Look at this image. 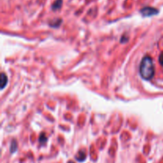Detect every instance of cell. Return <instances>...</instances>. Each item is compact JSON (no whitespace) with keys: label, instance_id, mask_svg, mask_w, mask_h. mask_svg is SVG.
Masks as SVG:
<instances>
[{"label":"cell","instance_id":"cell-1","mask_svg":"<svg viewBox=\"0 0 163 163\" xmlns=\"http://www.w3.org/2000/svg\"><path fill=\"white\" fill-rule=\"evenodd\" d=\"M154 64L153 60L149 57L146 56L142 60L139 66L140 75L144 80H150L154 75Z\"/></svg>","mask_w":163,"mask_h":163},{"label":"cell","instance_id":"cell-2","mask_svg":"<svg viewBox=\"0 0 163 163\" xmlns=\"http://www.w3.org/2000/svg\"><path fill=\"white\" fill-rule=\"evenodd\" d=\"M159 10L154 7H145L140 10V13L143 17H150L159 14Z\"/></svg>","mask_w":163,"mask_h":163},{"label":"cell","instance_id":"cell-3","mask_svg":"<svg viewBox=\"0 0 163 163\" xmlns=\"http://www.w3.org/2000/svg\"><path fill=\"white\" fill-rule=\"evenodd\" d=\"M62 3H63V0H55L54 2L51 6V8L53 11H56L61 8Z\"/></svg>","mask_w":163,"mask_h":163},{"label":"cell","instance_id":"cell-4","mask_svg":"<svg viewBox=\"0 0 163 163\" xmlns=\"http://www.w3.org/2000/svg\"><path fill=\"white\" fill-rule=\"evenodd\" d=\"M7 81H8V79H7L6 74L2 73V76H1V89H3L5 86L7 85Z\"/></svg>","mask_w":163,"mask_h":163},{"label":"cell","instance_id":"cell-5","mask_svg":"<svg viewBox=\"0 0 163 163\" xmlns=\"http://www.w3.org/2000/svg\"><path fill=\"white\" fill-rule=\"evenodd\" d=\"M76 159L77 161L79 162H83L84 161L85 159H86V154H85L84 151H80L77 154V155L76 156Z\"/></svg>","mask_w":163,"mask_h":163},{"label":"cell","instance_id":"cell-6","mask_svg":"<svg viewBox=\"0 0 163 163\" xmlns=\"http://www.w3.org/2000/svg\"><path fill=\"white\" fill-rule=\"evenodd\" d=\"M61 21H62L61 19H54L53 21H52L51 22H50V26H52V27H57V26H59L60 25H61Z\"/></svg>","mask_w":163,"mask_h":163},{"label":"cell","instance_id":"cell-7","mask_svg":"<svg viewBox=\"0 0 163 163\" xmlns=\"http://www.w3.org/2000/svg\"><path fill=\"white\" fill-rule=\"evenodd\" d=\"M17 150V142L15 140H13L11 142V145H10V152L11 153H14Z\"/></svg>","mask_w":163,"mask_h":163},{"label":"cell","instance_id":"cell-8","mask_svg":"<svg viewBox=\"0 0 163 163\" xmlns=\"http://www.w3.org/2000/svg\"><path fill=\"white\" fill-rule=\"evenodd\" d=\"M47 141V138L45 135V134H41L40 135V139H39V142H40L41 144H42L44 142H45Z\"/></svg>","mask_w":163,"mask_h":163},{"label":"cell","instance_id":"cell-9","mask_svg":"<svg viewBox=\"0 0 163 163\" xmlns=\"http://www.w3.org/2000/svg\"><path fill=\"white\" fill-rule=\"evenodd\" d=\"M159 62H160V64L163 66V53H162L160 57H159Z\"/></svg>","mask_w":163,"mask_h":163},{"label":"cell","instance_id":"cell-10","mask_svg":"<svg viewBox=\"0 0 163 163\" xmlns=\"http://www.w3.org/2000/svg\"><path fill=\"white\" fill-rule=\"evenodd\" d=\"M68 163H75V162H73V161H70V162H68Z\"/></svg>","mask_w":163,"mask_h":163}]
</instances>
